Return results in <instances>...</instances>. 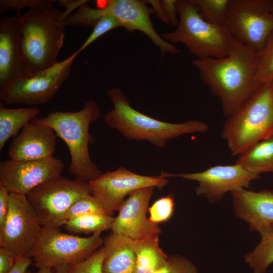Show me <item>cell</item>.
<instances>
[{"instance_id":"obj_1","label":"cell","mask_w":273,"mask_h":273,"mask_svg":"<svg viewBox=\"0 0 273 273\" xmlns=\"http://www.w3.org/2000/svg\"><path fill=\"white\" fill-rule=\"evenodd\" d=\"M192 65L210 93L220 101L226 118L257 90L254 77L258 65V52L231 36L226 56L196 58Z\"/></svg>"},{"instance_id":"obj_2","label":"cell","mask_w":273,"mask_h":273,"mask_svg":"<svg viewBox=\"0 0 273 273\" xmlns=\"http://www.w3.org/2000/svg\"><path fill=\"white\" fill-rule=\"evenodd\" d=\"M62 12L53 6L28 10L19 21L21 76L32 74L58 62L65 27Z\"/></svg>"},{"instance_id":"obj_3","label":"cell","mask_w":273,"mask_h":273,"mask_svg":"<svg viewBox=\"0 0 273 273\" xmlns=\"http://www.w3.org/2000/svg\"><path fill=\"white\" fill-rule=\"evenodd\" d=\"M107 94L113 108L105 115L104 120L109 127L118 130L129 140L148 141L162 148L169 140L186 134L205 133L209 129V125L201 120L172 123L146 115L132 108L118 88L109 89Z\"/></svg>"},{"instance_id":"obj_4","label":"cell","mask_w":273,"mask_h":273,"mask_svg":"<svg viewBox=\"0 0 273 273\" xmlns=\"http://www.w3.org/2000/svg\"><path fill=\"white\" fill-rule=\"evenodd\" d=\"M100 115V109L96 102L88 100L79 111H55L43 118L33 119L51 127L65 143L71 158L69 172L76 179L88 183L102 174L92 161L88 150L89 144L94 141L89 133L90 124L98 120Z\"/></svg>"},{"instance_id":"obj_5","label":"cell","mask_w":273,"mask_h":273,"mask_svg":"<svg viewBox=\"0 0 273 273\" xmlns=\"http://www.w3.org/2000/svg\"><path fill=\"white\" fill-rule=\"evenodd\" d=\"M273 133V81L261 85L226 118L221 136L233 156H239Z\"/></svg>"},{"instance_id":"obj_6","label":"cell","mask_w":273,"mask_h":273,"mask_svg":"<svg viewBox=\"0 0 273 273\" xmlns=\"http://www.w3.org/2000/svg\"><path fill=\"white\" fill-rule=\"evenodd\" d=\"M176 6L178 24L173 31L161 35L164 40L173 44H183L197 59L228 55L231 36L224 27L205 21L190 0H177Z\"/></svg>"},{"instance_id":"obj_7","label":"cell","mask_w":273,"mask_h":273,"mask_svg":"<svg viewBox=\"0 0 273 273\" xmlns=\"http://www.w3.org/2000/svg\"><path fill=\"white\" fill-rule=\"evenodd\" d=\"M97 8L87 3L82 5L75 14V21L81 27H94L102 17L110 16L116 18L128 31H139L147 35L158 47L162 55L179 54L175 44L164 40L155 30L151 19L154 14L146 1L140 0L97 1Z\"/></svg>"},{"instance_id":"obj_8","label":"cell","mask_w":273,"mask_h":273,"mask_svg":"<svg viewBox=\"0 0 273 273\" xmlns=\"http://www.w3.org/2000/svg\"><path fill=\"white\" fill-rule=\"evenodd\" d=\"M91 194L89 183L60 175L36 187L26 196L42 227L59 229L66 214L80 198Z\"/></svg>"},{"instance_id":"obj_9","label":"cell","mask_w":273,"mask_h":273,"mask_svg":"<svg viewBox=\"0 0 273 273\" xmlns=\"http://www.w3.org/2000/svg\"><path fill=\"white\" fill-rule=\"evenodd\" d=\"M101 234L81 237L62 233L59 229L42 227L39 239L28 257L38 269L81 262L101 248Z\"/></svg>"},{"instance_id":"obj_10","label":"cell","mask_w":273,"mask_h":273,"mask_svg":"<svg viewBox=\"0 0 273 273\" xmlns=\"http://www.w3.org/2000/svg\"><path fill=\"white\" fill-rule=\"evenodd\" d=\"M272 5V0H230L224 28L258 53L273 32Z\"/></svg>"},{"instance_id":"obj_11","label":"cell","mask_w":273,"mask_h":273,"mask_svg":"<svg viewBox=\"0 0 273 273\" xmlns=\"http://www.w3.org/2000/svg\"><path fill=\"white\" fill-rule=\"evenodd\" d=\"M76 51L62 61L41 71L21 75L0 90V100L8 105L28 106L47 103L52 100L70 73Z\"/></svg>"},{"instance_id":"obj_12","label":"cell","mask_w":273,"mask_h":273,"mask_svg":"<svg viewBox=\"0 0 273 273\" xmlns=\"http://www.w3.org/2000/svg\"><path fill=\"white\" fill-rule=\"evenodd\" d=\"M42 226L26 196L10 194L9 212L0 229V247L17 256H27L36 245Z\"/></svg>"},{"instance_id":"obj_13","label":"cell","mask_w":273,"mask_h":273,"mask_svg":"<svg viewBox=\"0 0 273 273\" xmlns=\"http://www.w3.org/2000/svg\"><path fill=\"white\" fill-rule=\"evenodd\" d=\"M167 178L135 173L123 167L102 173L89 183L91 195L101 204L106 212L112 215L118 211L125 198L133 191L146 187L161 189L168 183Z\"/></svg>"},{"instance_id":"obj_14","label":"cell","mask_w":273,"mask_h":273,"mask_svg":"<svg viewBox=\"0 0 273 273\" xmlns=\"http://www.w3.org/2000/svg\"><path fill=\"white\" fill-rule=\"evenodd\" d=\"M160 176L166 178L180 177L196 181L198 184L195 188L196 195L203 196L210 203H214L228 192L249 188L251 183L259 178L260 175L251 172L235 163L232 165H215L204 171L193 173L162 172Z\"/></svg>"},{"instance_id":"obj_15","label":"cell","mask_w":273,"mask_h":273,"mask_svg":"<svg viewBox=\"0 0 273 273\" xmlns=\"http://www.w3.org/2000/svg\"><path fill=\"white\" fill-rule=\"evenodd\" d=\"M64 164L53 156L39 160L0 162V184L10 193L26 195L38 186L61 175Z\"/></svg>"},{"instance_id":"obj_16","label":"cell","mask_w":273,"mask_h":273,"mask_svg":"<svg viewBox=\"0 0 273 273\" xmlns=\"http://www.w3.org/2000/svg\"><path fill=\"white\" fill-rule=\"evenodd\" d=\"M155 188L139 189L125 199L115 217L112 232L136 240L160 235L161 229L158 224L151 222L146 215Z\"/></svg>"},{"instance_id":"obj_17","label":"cell","mask_w":273,"mask_h":273,"mask_svg":"<svg viewBox=\"0 0 273 273\" xmlns=\"http://www.w3.org/2000/svg\"><path fill=\"white\" fill-rule=\"evenodd\" d=\"M234 214L258 234L273 224V190L240 189L231 193Z\"/></svg>"},{"instance_id":"obj_18","label":"cell","mask_w":273,"mask_h":273,"mask_svg":"<svg viewBox=\"0 0 273 273\" xmlns=\"http://www.w3.org/2000/svg\"><path fill=\"white\" fill-rule=\"evenodd\" d=\"M57 135L50 127L33 120L26 124L10 145L8 155L15 160H34L52 156Z\"/></svg>"},{"instance_id":"obj_19","label":"cell","mask_w":273,"mask_h":273,"mask_svg":"<svg viewBox=\"0 0 273 273\" xmlns=\"http://www.w3.org/2000/svg\"><path fill=\"white\" fill-rule=\"evenodd\" d=\"M21 13L0 18V90L21 76L19 21Z\"/></svg>"},{"instance_id":"obj_20","label":"cell","mask_w":273,"mask_h":273,"mask_svg":"<svg viewBox=\"0 0 273 273\" xmlns=\"http://www.w3.org/2000/svg\"><path fill=\"white\" fill-rule=\"evenodd\" d=\"M106 248L102 273H134L136 255L128 238L112 232L104 239Z\"/></svg>"},{"instance_id":"obj_21","label":"cell","mask_w":273,"mask_h":273,"mask_svg":"<svg viewBox=\"0 0 273 273\" xmlns=\"http://www.w3.org/2000/svg\"><path fill=\"white\" fill-rule=\"evenodd\" d=\"M159 236L154 235L139 240L127 237L136 255L134 273H154L166 263L168 256L160 247Z\"/></svg>"},{"instance_id":"obj_22","label":"cell","mask_w":273,"mask_h":273,"mask_svg":"<svg viewBox=\"0 0 273 273\" xmlns=\"http://www.w3.org/2000/svg\"><path fill=\"white\" fill-rule=\"evenodd\" d=\"M236 163L259 175L273 173V133L239 155Z\"/></svg>"},{"instance_id":"obj_23","label":"cell","mask_w":273,"mask_h":273,"mask_svg":"<svg viewBox=\"0 0 273 273\" xmlns=\"http://www.w3.org/2000/svg\"><path fill=\"white\" fill-rule=\"evenodd\" d=\"M38 107L7 108L0 105V151L6 142L40 113Z\"/></svg>"},{"instance_id":"obj_24","label":"cell","mask_w":273,"mask_h":273,"mask_svg":"<svg viewBox=\"0 0 273 273\" xmlns=\"http://www.w3.org/2000/svg\"><path fill=\"white\" fill-rule=\"evenodd\" d=\"M259 234L260 242L252 251L244 255V259L253 273H266L273 263V224Z\"/></svg>"},{"instance_id":"obj_25","label":"cell","mask_w":273,"mask_h":273,"mask_svg":"<svg viewBox=\"0 0 273 273\" xmlns=\"http://www.w3.org/2000/svg\"><path fill=\"white\" fill-rule=\"evenodd\" d=\"M115 217L107 214H89L68 220L65 228L73 233H99L111 229Z\"/></svg>"},{"instance_id":"obj_26","label":"cell","mask_w":273,"mask_h":273,"mask_svg":"<svg viewBox=\"0 0 273 273\" xmlns=\"http://www.w3.org/2000/svg\"><path fill=\"white\" fill-rule=\"evenodd\" d=\"M207 22L224 27L230 0H190Z\"/></svg>"},{"instance_id":"obj_27","label":"cell","mask_w":273,"mask_h":273,"mask_svg":"<svg viewBox=\"0 0 273 273\" xmlns=\"http://www.w3.org/2000/svg\"><path fill=\"white\" fill-rule=\"evenodd\" d=\"M258 65L254 77L257 89L262 84L273 81V32L258 53Z\"/></svg>"},{"instance_id":"obj_28","label":"cell","mask_w":273,"mask_h":273,"mask_svg":"<svg viewBox=\"0 0 273 273\" xmlns=\"http://www.w3.org/2000/svg\"><path fill=\"white\" fill-rule=\"evenodd\" d=\"M89 214H108L99 201L91 194L80 198L71 207L66 214L67 221Z\"/></svg>"},{"instance_id":"obj_29","label":"cell","mask_w":273,"mask_h":273,"mask_svg":"<svg viewBox=\"0 0 273 273\" xmlns=\"http://www.w3.org/2000/svg\"><path fill=\"white\" fill-rule=\"evenodd\" d=\"M174 207L173 198L171 196L163 197L149 207L148 211L149 220L153 223L158 224L166 222L172 216Z\"/></svg>"},{"instance_id":"obj_30","label":"cell","mask_w":273,"mask_h":273,"mask_svg":"<svg viewBox=\"0 0 273 273\" xmlns=\"http://www.w3.org/2000/svg\"><path fill=\"white\" fill-rule=\"evenodd\" d=\"M106 254L103 246L86 259L67 265L69 273H102V263Z\"/></svg>"},{"instance_id":"obj_31","label":"cell","mask_w":273,"mask_h":273,"mask_svg":"<svg viewBox=\"0 0 273 273\" xmlns=\"http://www.w3.org/2000/svg\"><path fill=\"white\" fill-rule=\"evenodd\" d=\"M118 27H122V26L116 18L110 16L102 17L93 27L91 33L79 49L76 51L77 53L79 54L101 36Z\"/></svg>"},{"instance_id":"obj_32","label":"cell","mask_w":273,"mask_h":273,"mask_svg":"<svg viewBox=\"0 0 273 273\" xmlns=\"http://www.w3.org/2000/svg\"><path fill=\"white\" fill-rule=\"evenodd\" d=\"M154 273H198V269L189 259L179 254H173L168 256L163 267Z\"/></svg>"},{"instance_id":"obj_33","label":"cell","mask_w":273,"mask_h":273,"mask_svg":"<svg viewBox=\"0 0 273 273\" xmlns=\"http://www.w3.org/2000/svg\"><path fill=\"white\" fill-rule=\"evenodd\" d=\"M57 1L52 0H1L0 13L3 14L9 10L20 12L25 8L29 10L46 8L53 6Z\"/></svg>"},{"instance_id":"obj_34","label":"cell","mask_w":273,"mask_h":273,"mask_svg":"<svg viewBox=\"0 0 273 273\" xmlns=\"http://www.w3.org/2000/svg\"><path fill=\"white\" fill-rule=\"evenodd\" d=\"M19 257L12 251L0 247V273H9Z\"/></svg>"},{"instance_id":"obj_35","label":"cell","mask_w":273,"mask_h":273,"mask_svg":"<svg viewBox=\"0 0 273 273\" xmlns=\"http://www.w3.org/2000/svg\"><path fill=\"white\" fill-rule=\"evenodd\" d=\"M10 194L8 190L0 184V229L4 225L9 212Z\"/></svg>"},{"instance_id":"obj_36","label":"cell","mask_w":273,"mask_h":273,"mask_svg":"<svg viewBox=\"0 0 273 273\" xmlns=\"http://www.w3.org/2000/svg\"><path fill=\"white\" fill-rule=\"evenodd\" d=\"M176 2L177 0L162 1L168 24H170L174 27H177L179 23V17Z\"/></svg>"},{"instance_id":"obj_37","label":"cell","mask_w":273,"mask_h":273,"mask_svg":"<svg viewBox=\"0 0 273 273\" xmlns=\"http://www.w3.org/2000/svg\"><path fill=\"white\" fill-rule=\"evenodd\" d=\"M86 0H60L58 3L60 6H63L65 10L62 12V17L64 21L76 9H78L81 6L87 3Z\"/></svg>"},{"instance_id":"obj_38","label":"cell","mask_w":273,"mask_h":273,"mask_svg":"<svg viewBox=\"0 0 273 273\" xmlns=\"http://www.w3.org/2000/svg\"><path fill=\"white\" fill-rule=\"evenodd\" d=\"M31 259L26 256H20L9 273H25L31 264Z\"/></svg>"},{"instance_id":"obj_39","label":"cell","mask_w":273,"mask_h":273,"mask_svg":"<svg viewBox=\"0 0 273 273\" xmlns=\"http://www.w3.org/2000/svg\"><path fill=\"white\" fill-rule=\"evenodd\" d=\"M147 4L152 6L154 14L164 23L168 24V20L166 16L164 7L162 1L148 0L146 1Z\"/></svg>"},{"instance_id":"obj_40","label":"cell","mask_w":273,"mask_h":273,"mask_svg":"<svg viewBox=\"0 0 273 273\" xmlns=\"http://www.w3.org/2000/svg\"><path fill=\"white\" fill-rule=\"evenodd\" d=\"M54 273H69L67 264H61L54 267Z\"/></svg>"},{"instance_id":"obj_41","label":"cell","mask_w":273,"mask_h":273,"mask_svg":"<svg viewBox=\"0 0 273 273\" xmlns=\"http://www.w3.org/2000/svg\"><path fill=\"white\" fill-rule=\"evenodd\" d=\"M25 273H32L29 270H27ZM35 273H53L52 268H40Z\"/></svg>"},{"instance_id":"obj_42","label":"cell","mask_w":273,"mask_h":273,"mask_svg":"<svg viewBox=\"0 0 273 273\" xmlns=\"http://www.w3.org/2000/svg\"><path fill=\"white\" fill-rule=\"evenodd\" d=\"M272 13L273 14V5H272Z\"/></svg>"}]
</instances>
